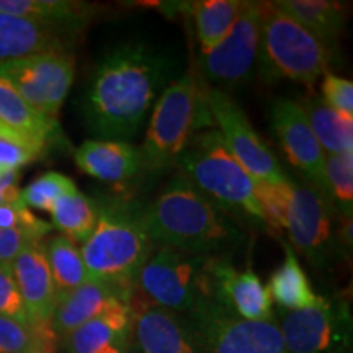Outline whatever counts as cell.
<instances>
[{
	"instance_id": "cell-1",
	"label": "cell",
	"mask_w": 353,
	"mask_h": 353,
	"mask_svg": "<svg viewBox=\"0 0 353 353\" xmlns=\"http://www.w3.org/2000/svg\"><path fill=\"white\" fill-rule=\"evenodd\" d=\"M167 77L165 59L143 44L117 48L99 65L85 97L90 131L128 141L143 126Z\"/></svg>"
},
{
	"instance_id": "cell-2",
	"label": "cell",
	"mask_w": 353,
	"mask_h": 353,
	"mask_svg": "<svg viewBox=\"0 0 353 353\" xmlns=\"http://www.w3.org/2000/svg\"><path fill=\"white\" fill-rule=\"evenodd\" d=\"M139 221L154 245L190 254L224 257L245 242L237 221L183 175L139 211Z\"/></svg>"
},
{
	"instance_id": "cell-3",
	"label": "cell",
	"mask_w": 353,
	"mask_h": 353,
	"mask_svg": "<svg viewBox=\"0 0 353 353\" xmlns=\"http://www.w3.org/2000/svg\"><path fill=\"white\" fill-rule=\"evenodd\" d=\"M176 164L185 179L221 208L265 226L255 180L228 151L218 131L208 130L192 136Z\"/></svg>"
},
{
	"instance_id": "cell-4",
	"label": "cell",
	"mask_w": 353,
	"mask_h": 353,
	"mask_svg": "<svg viewBox=\"0 0 353 353\" xmlns=\"http://www.w3.org/2000/svg\"><path fill=\"white\" fill-rule=\"evenodd\" d=\"M79 249L90 280L132 286L154 244L141 224L139 211L131 213L118 205H99L94 232Z\"/></svg>"
},
{
	"instance_id": "cell-5",
	"label": "cell",
	"mask_w": 353,
	"mask_h": 353,
	"mask_svg": "<svg viewBox=\"0 0 353 353\" xmlns=\"http://www.w3.org/2000/svg\"><path fill=\"white\" fill-rule=\"evenodd\" d=\"M213 125L206 88H201L195 74L188 72L172 82L154 105L145 139L141 149L143 165L162 170L176 162L193 130Z\"/></svg>"
},
{
	"instance_id": "cell-6",
	"label": "cell",
	"mask_w": 353,
	"mask_h": 353,
	"mask_svg": "<svg viewBox=\"0 0 353 353\" xmlns=\"http://www.w3.org/2000/svg\"><path fill=\"white\" fill-rule=\"evenodd\" d=\"M334 51L286 13L267 3L260 37L257 70L267 82L280 79L314 83L327 74Z\"/></svg>"
},
{
	"instance_id": "cell-7",
	"label": "cell",
	"mask_w": 353,
	"mask_h": 353,
	"mask_svg": "<svg viewBox=\"0 0 353 353\" xmlns=\"http://www.w3.org/2000/svg\"><path fill=\"white\" fill-rule=\"evenodd\" d=\"M208 255L159 247L149 255L132 281V290L152 306L187 316L211 299Z\"/></svg>"
},
{
	"instance_id": "cell-8",
	"label": "cell",
	"mask_w": 353,
	"mask_h": 353,
	"mask_svg": "<svg viewBox=\"0 0 353 353\" xmlns=\"http://www.w3.org/2000/svg\"><path fill=\"white\" fill-rule=\"evenodd\" d=\"M335 210L311 183L290 179L285 228L291 249L316 267H325L345 254L337 236Z\"/></svg>"
},
{
	"instance_id": "cell-9",
	"label": "cell",
	"mask_w": 353,
	"mask_h": 353,
	"mask_svg": "<svg viewBox=\"0 0 353 353\" xmlns=\"http://www.w3.org/2000/svg\"><path fill=\"white\" fill-rule=\"evenodd\" d=\"M187 317L208 353H288L275 317L245 321L214 299H205Z\"/></svg>"
},
{
	"instance_id": "cell-10",
	"label": "cell",
	"mask_w": 353,
	"mask_h": 353,
	"mask_svg": "<svg viewBox=\"0 0 353 353\" xmlns=\"http://www.w3.org/2000/svg\"><path fill=\"white\" fill-rule=\"evenodd\" d=\"M280 327L288 353H350L352 316L345 303L317 296L299 311H280Z\"/></svg>"
},
{
	"instance_id": "cell-11",
	"label": "cell",
	"mask_w": 353,
	"mask_h": 353,
	"mask_svg": "<svg viewBox=\"0 0 353 353\" xmlns=\"http://www.w3.org/2000/svg\"><path fill=\"white\" fill-rule=\"evenodd\" d=\"M206 103L221 139L255 182L281 183L290 176L250 125L247 114L223 88H206Z\"/></svg>"
},
{
	"instance_id": "cell-12",
	"label": "cell",
	"mask_w": 353,
	"mask_h": 353,
	"mask_svg": "<svg viewBox=\"0 0 353 353\" xmlns=\"http://www.w3.org/2000/svg\"><path fill=\"white\" fill-rule=\"evenodd\" d=\"M0 77L39 113L56 120L72 87L76 65L69 52H44L0 64Z\"/></svg>"
},
{
	"instance_id": "cell-13",
	"label": "cell",
	"mask_w": 353,
	"mask_h": 353,
	"mask_svg": "<svg viewBox=\"0 0 353 353\" xmlns=\"http://www.w3.org/2000/svg\"><path fill=\"white\" fill-rule=\"evenodd\" d=\"M265 8L267 2H247L228 38L208 54H201V68L211 82L237 87L254 76L259 65Z\"/></svg>"
},
{
	"instance_id": "cell-14",
	"label": "cell",
	"mask_w": 353,
	"mask_h": 353,
	"mask_svg": "<svg viewBox=\"0 0 353 353\" xmlns=\"http://www.w3.org/2000/svg\"><path fill=\"white\" fill-rule=\"evenodd\" d=\"M132 337L141 353H208L187 316L152 306L132 290Z\"/></svg>"
},
{
	"instance_id": "cell-15",
	"label": "cell",
	"mask_w": 353,
	"mask_h": 353,
	"mask_svg": "<svg viewBox=\"0 0 353 353\" xmlns=\"http://www.w3.org/2000/svg\"><path fill=\"white\" fill-rule=\"evenodd\" d=\"M272 126L288 161L325 196V152L317 143L298 101L280 99L272 107Z\"/></svg>"
},
{
	"instance_id": "cell-16",
	"label": "cell",
	"mask_w": 353,
	"mask_h": 353,
	"mask_svg": "<svg viewBox=\"0 0 353 353\" xmlns=\"http://www.w3.org/2000/svg\"><path fill=\"white\" fill-rule=\"evenodd\" d=\"M211 299L245 321L273 319L272 298L252 268L239 272L226 257H211L208 263Z\"/></svg>"
},
{
	"instance_id": "cell-17",
	"label": "cell",
	"mask_w": 353,
	"mask_h": 353,
	"mask_svg": "<svg viewBox=\"0 0 353 353\" xmlns=\"http://www.w3.org/2000/svg\"><path fill=\"white\" fill-rule=\"evenodd\" d=\"M132 286H120L100 280H88L74 291L59 298L51 317L56 337H64L87 321L103 314L121 303H130Z\"/></svg>"
},
{
	"instance_id": "cell-18",
	"label": "cell",
	"mask_w": 353,
	"mask_h": 353,
	"mask_svg": "<svg viewBox=\"0 0 353 353\" xmlns=\"http://www.w3.org/2000/svg\"><path fill=\"white\" fill-rule=\"evenodd\" d=\"M10 268L30 319L51 324L57 298L43 242H34L21 250Z\"/></svg>"
},
{
	"instance_id": "cell-19",
	"label": "cell",
	"mask_w": 353,
	"mask_h": 353,
	"mask_svg": "<svg viewBox=\"0 0 353 353\" xmlns=\"http://www.w3.org/2000/svg\"><path fill=\"white\" fill-rule=\"evenodd\" d=\"M74 159L83 174L107 183L131 180L143 167L139 149L128 141L88 139L76 149Z\"/></svg>"
},
{
	"instance_id": "cell-20",
	"label": "cell",
	"mask_w": 353,
	"mask_h": 353,
	"mask_svg": "<svg viewBox=\"0 0 353 353\" xmlns=\"http://www.w3.org/2000/svg\"><path fill=\"white\" fill-rule=\"evenodd\" d=\"M64 34L54 26L0 13V64L44 52H68Z\"/></svg>"
},
{
	"instance_id": "cell-21",
	"label": "cell",
	"mask_w": 353,
	"mask_h": 353,
	"mask_svg": "<svg viewBox=\"0 0 353 353\" xmlns=\"http://www.w3.org/2000/svg\"><path fill=\"white\" fill-rule=\"evenodd\" d=\"M131 337L132 312L130 303H121L70 330L63 342L68 353H100L110 347H130Z\"/></svg>"
},
{
	"instance_id": "cell-22",
	"label": "cell",
	"mask_w": 353,
	"mask_h": 353,
	"mask_svg": "<svg viewBox=\"0 0 353 353\" xmlns=\"http://www.w3.org/2000/svg\"><path fill=\"white\" fill-rule=\"evenodd\" d=\"M95 10L92 3L76 0H0V13L54 26L64 33L82 30Z\"/></svg>"
},
{
	"instance_id": "cell-23",
	"label": "cell",
	"mask_w": 353,
	"mask_h": 353,
	"mask_svg": "<svg viewBox=\"0 0 353 353\" xmlns=\"http://www.w3.org/2000/svg\"><path fill=\"white\" fill-rule=\"evenodd\" d=\"M290 19L325 44L330 51L345 28V8L330 0H280L272 2Z\"/></svg>"
},
{
	"instance_id": "cell-24",
	"label": "cell",
	"mask_w": 353,
	"mask_h": 353,
	"mask_svg": "<svg viewBox=\"0 0 353 353\" xmlns=\"http://www.w3.org/2000/svg\"><path fill=\"white\" fill-rule=\"evenodd\" d=\"M285 249V260L268 281V293L272 301H275L280 311H299L316 303L317 294L312 291L309 278L294 250L281 241Z\"/></svg>"
},
{
	"instance_id": "cell-25",
	"label": "cell",
	"mask_w": 353,
	"mask_h": 353,
	"mask_svg": "<svg viewBox=\"0 0 353 353\" xmlns=\"http://www.w3.org/2000/svg\"><path fill=\"white\" fill-rule=\"evenodd\" d=\"M245 3L244 0H201L190 3L201 54H208L228 38Z\"/></svg>"
},
{
	"instance_id": "cell-26",
	"label": "cell",
	"mask_w": 353,
	"mask_h": 353,
	"mask_svg": "<svg viewBox=\"0 0 353 353\" xmlns=\"http://www.w3.org/2000/svg\"><path fill=\"white\" fill-rule=\"evenodd\" d=\"M317 143L325 154L353 152V120L341 117L321 97H306L299 101Z\"/></svg>"
},
{
	"instance_id": "cell-27",
	"label": "cell",
	"mask_w": 353,
	"mask_h": 353,
	"mask_svg": "<svg viewBox=\"0 0 353 353\" xmlns=\"http://www.w3.org/2000/svg\"><path fill=\"white\" fill-rule=\"evenodd\" d=\"M51 226L72 241L85 242L99 221V205L79 192H70L54 203L51 211Z\"/></svg>"
},
{
	"instance_id": "cell-28",
	"label": "cell",
	"mask_w": 353,
	"mask_h": 353,
	"mask_svg": "<svg viewBox=\"0 0 353 353\" xmlns=\"http://www.w3.org/2000/svg\"><path fill=\"white\" fill-rule=\"evenodd\" d=\"M44 252H46L57 299L90 280L82 260L81 249L68 237H52L44 244Z\"/></svg>"
},
{
	"instance_id": "cell-29",
	"label": "cell",
	"mask_w": 353,
	"mask_h": 353,
	"mask_svg": "<svg viewBox=\"0 0 353 353\" xmlns=\"http://www.w3.org/2000/svg\"><path fill=\"white\" fill-rule=\"evenodd\" d=\"M0 121L46 143L57 131V120L39 113L0 77Z\"/></svg>"
},
{
	"instance_id": "cell-30",
	"label": "cell",
	"mask_w": 353,
	"mask_h": 353,
	"mask_svg": "<svg viewBox=\"0 0 353 353\" xmlns=\"http://www.w3.org/2000/svg\"><path fill=\"white\" fill-rule=\"evenodd\" d=\"M56 341L50 322L25 324L0 316V353H54Z\"/></svg>"
},
{
	"instance_id": "cell-31",
	"label": "cell",
	"mask_w": 353,
	"mask_h": 353,
	"mask_svg": "<svg viewBox=\"0 0 353 353\" xmlns=\"http://www.w3.org/2000/svg\"><path fill=\"white\" fill-rule=\"evenodd\" d=\"M325 198L341 216H352L353 208V152L325 154Z\"/></svg>"
},
{
	"instance_id": "cell-32",
	"label": "cell",
	"mask_w": 353,
	"mask_h": 353,
	"mask_svg": "<svg viewBox=\"0 0 353 353\" xmlns=\"http://www.w3.org/2000/svg\"><path fill=\"white\" fill-rule=\"evenodd\" d=\"M46 143L0 121V169L20 170L43 156Z\"/></svg>"
},
{
	"instance_id": "cell-33",
	"label": "cell",
	"mask_w": 353,
	"mask_h": 353,
	"mask_svg": "<svg viewBox=\"0 0 353 353\" xmlns=\"http://www.w3.org/2000/svg\"><path fill=\"white\" fill-rule=\"evenodd\" d=\"M76 183L69 176L59 174V172H46V174L34 179L21 192V201H23L26 208L50 213L59 198H63L70 192H76Z\"/></svg>"
},
{
	"instance_id": "cell-34",
	"label": "cell",
	"mask_w": 353,
	"mask_h": 353,
	"mask_svg": "<svg viewBox=\"0 0 353 353\" xmlns=\"http://www.w3.org/2000/svg\"><path fill=\"white\" fill-rule=\"evenodd\" d=\"M288 185L290 179L281 183L255 182V193L263 214V224L272 232H281L285 228Z\"/></svg>"
},
{
	"instance_id": "cell-35",
	"label": "cell",
	"mask_w": 353,
	"mask_h": 353,
	"mask_svg": "<svg viewBox=\"0 0 353 353\" xmlns=\"http://www.w3.org/2000/svg\"><path fill=\"white\" fill-rule=\"evenodd\" d=\"M322 100L335 113L353 120V83L347 79L327 72L322 81Z\"/></svg>"
},
{
	"instance_id": "cell-36",
	"label": "cell",
	"mask_w": 353,
	"mask_h": 353,
	"mask_svg": "<svg viewBox=\"0 0 353 353\" xmlns=\"http://www.w3.org/2000/svg\"><path fill=\"white\" fill-rule=\"evenodd\" d=\"M0 316L12 317V319L32 324L28 312L17 288L10 265H0Z\"/></svg>"
},
{
	"instance_id": "cell-37",
	"label": "cell",
	"mask_w": 353,
	"mask_h": 353,
	"mask_svg": "<svg viewBox=\"0 0 353 353\" xmlns=\"http://www.w3.org/2000/svg\"><path fill=\"white\" fill-rule=\"evenodd\" d=\"M0 228L2 229H26L41 234L46 237L52 231V226L46 221L34 216L30 208H26L23 201L10 203L0 206Z\"/></svg>"
},
{
	"instance_id": "cell-38",
	"label": "cell",
	"mask_w": 353,
	"mask_h": 353,
	"mask_svg": "<svg viewBox=\"0 0 353 353\" xmlns=\"http://www.w3.org/2000/svg\"><path fill=\"white\" fill-rule=\"evenodd\" d=\"M44 236L26 229L0 228V265H10L21 250L34 242H41Z\"/></svg>"
},
{
	"instance_id": "cell-39",
	"label": "cell",
	"mask_w": 353,
	"mask_h": 353,
	"mask_svg": "<svg viewBox=\"0 0 353 353\" xmlns=\"http://www.w3.org/2000/svg\"><path fill=\"white\" fill-rule=\"evenodd\" d=\"M20 170L0 169V206L21 200Z\"/></svg>"
},
{
	"instance_id": "cell-40",
	"label": "cell",
	"mask_w": 353,
	"mask_h": 353,
	"mask_svg": "<svg viewBox=\"0 0 353 353\" xmlns=\"http://www.w3.org/2000/svg\"><path fill=\"white\" fill-rule=\"evenodd\" d=\"M100 353H131V352H130V347H126V348L110 347V348H105V350H101Z\"/></svg>"
}]
</instances>
